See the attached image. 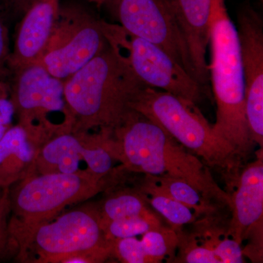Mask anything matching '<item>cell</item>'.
<instances>
[{
    "mask_svg": "<svg viewBox=\"0 0 263 263\" xmlns=\"http://www.w3.org/2000/svg\"><path fill=\"white\" fill-rule=\"evenodd\" d=\"M73 132L114 131L136 110L133 105L145 85L114 44L64 81Z\"/></svg>",
    "mask_w": 263,
    "mask_h": 263,
    "instance_id": "obj_1",
    "label": "cell"
},
{
    "mask_svg": "<svg viewBox=\"0 0 263 263\" xmlns=\"http://www.w3.org/2000/svg\"><path fill=\"white\" fill-rule=\"evenodd\" d=\"M113 137L116 159L128 172L179 178L209 200L230 206V195L218 186L206 164L141 114L135 111Z\"/></svg>",
    "mask_w": 263,
    "mask_h": 263,
    "instance_id": "obj_2",
    "label": "cell"
},
{
    "mask_svg": "<svg viewBox=\"0 0 263 263\" xmlns=\"http://www.w3.org/2000/svg\"><path fill=\"white\" fill-rule=\"evenodd\" d=\"M209 81L216 105V135L242 160L253 149L246 117L245 78L238 31L230 19L226 0H215L210 18Z\"/></svg>",
    "mask_w": 263,
    "mask_h": 263,
    "instance_id": "obj_3",
    "label": "cell"
},
{
    "mask_svg": "<svg viewBox=\"0 0 263 263\" xmlns=\"http://www.w3.org/2000/svg\"><path fill=\"white\" fill-rule=\"evenodd\" d=\"M10 251L21 262L99 263L113 255V242L89 203L29 228L10 241Z\"/></svg>",
    "mask_w": 263,
    "mask_h": 263,
    "instance_id": "obj_4",
    "label": "cell"
},
{
    "mask_svg": "<svg viewBox=\"0 0 263 263\" xmlns=\"http://www.w3.org/2000/svg\"><path fill=\"white\" fill-rule=\"evenodd\" d=\"M133 110L162 127L175 141L234 183L243 161L216 134L196 104L167 91L145 86Z\"/></svg>",
    "mask_w": 263,
    "mask_h": 263,
    "instance_id": "obj_5",
    "label": "cell"
},
{
    "mask_svg": "<svg viewBox=\"0 0 263 263\" xmlns=\"http://www.w3.org/2000/svg\"><path fill=\"white\" fill-rule=\"evenodd\" d=\"M122 165L111 174H34L9 188L10 243L29 228L53 219L66 208L86 201L120 182Z\"/></svg>",
    "mask_w": 263,
    "mask_h": 263,
    "instance_id": "obj_6",
    "label": "cell"
},
{
    "mask_svg": "<svg viewBox=\"0 0 263 263\" xmlns=\"http://www.w3.org/2000/svg\"><path fill=\"white\" fill-rule=\"evenodd\" d=\"M108 44L104 21L79 5L60 6L51 37L39 63L65 81Z\"/></svg>",
    "mask_w": 263,
    "mask_h": 263,
    "instance_id": "obj_7",
    "label": "cell"
},
{
    "mask_svg": "<svg viewBox=\"0 0 263 263\" xmlns=\"http://www.w3.org/2000/svg\"><path fill=\"white\" fill-rule=\"evenodd\" d=\"M105 35L145 86L167 91L195 104L207 95L201 85L162 48L104 22Z\"/></svg>",
    "mask_w": 263,
    "mask_h": 263,
    "instance_id": "obj_8",
    "label": "cell"
},
{
    "mask_svg": "<svg viewBox=\"0 0 263 263\" xmlns=\"http://www.w3.org/2000/svg\"><path fill=\"white\" fill-rule=\"evenodd\" d=\"M15 74L10 98L18 124L52 136L72 130L74 119L66 101L63 80L38 63Z\"/></svg>",
    "mask_w": 263,
    "mask_h": 263,
    "instance_id": "obj_9",
    "label": "cell"
},
{
    "mask_svg": "<svg viewBox=\"0 0 263 263\" xmlns=\"http://www.w3.org/2000/svg\"><path fill=\"white\" fill-rule=\"evenodd\" d=\"M113 131L66 132L41 148L34 174H75L88 171L105 176L116 169Z\"/></svg>",
    "mask_w": 263,
    "mask_h": 263,
    "instance_id": "obj_10",
    "label": "cell"
},
{
    "mask_svg": "<svg viewBox=\"0 0 263 263\" xmlns=\"http://www.w3.org/2000/svg\"><path fill=\"white\" fill-rule=\"evenodd\" d=\"M106 3L126 32L160 46L196 80L167 0H108Z\"/></svg>",
    "mask_w": 263,
    "mask_h": 263,
    "instance_id": "obj_11",
    "label": "cell"
},
{
    "mask_svg": "<svg viewBox=\"0 0 263 263\" xmlns=\"http://www.w3.org/2000/svg\"><path fill=\"white\" fill-rule=\"evenodd\" d=\"M237 31L245 78L246 117L251 138L263 146V20L250 0L237 10Z\"/></svg>",
    "mask_w": 263,
    "mask_h": 263,
    "instance_id": "obj_12",
    "label": "cell"
},
{
    "mask_svg": "<svg viewBox=\"0 0 263 263\" xmlns=\"http://www.w3.org/2000/svg\"><path fill=\"white\" fill-rule=\"evenodd\" d=\"M256 155L255 161L240 171L235 181L236 189L230 195L233 215L228 235L240 245L249 238L251 243L243 249V255L259 262L262 259V148Z\"/></svg>",
    "mask_w": 263,
    "mask_h": 263,
    "instance_id": "obj_13",
    "label": "cell"
},
{
    "mask_svg": "<svg viewBox=\"0 0 263 263\" xmlns=\"http://www.w3.org/2000/svg\"><path fill=\"white\" fill-rule=\"evenodd\" d=\"M60 1L40 0L22 17L8 61L15 72L41 61L56 23Z\"/></svg>",
    "mask_w": 263,
    "mask_h": 263,
    "instance_id": "obj_14",
    "label": "cell"
},
{
    "mask_svg": "<svg viewBox=\"0 0 263 263\" xmlns=\"http://www.w3.org/2000/svg\"><path fill=\"white\" fill-rule=\"evenodd\" d=\"M53 137L18 123L10 128L0 140V186L10 188L34 174L41 148Z\"/></svg>",
    "mask_w": 263,
    "mask_h": 263,
    "instance_id": "obj_15",
    "label": "cell"
},
{
    "mask_svg": "<svg viewBox=\"0 0 263 263\" xmlns=\"http://www.w3.org/2000/svg\"><path fill=\"white\" fill-rule=\"evenodd\" d=\"M96 205L102 221L155 214L139 190L112 192Z\"/></svg>",
    "mask_w": 263,
    "mask_h": 263,
    "instance_id": "obj_16",
    "label": "cell"
},
{
    "mask_svg": "<svg viewBox=\"0 0 263 263\" xmlns=\"http://www.w3.org/2000/svg\"><path fill=\"white\" fill-rule=\"evenodd\" d=\"M138 190L148 205L164 217L173 229H179L196 219L197 215L193 209L161 191L146 176Z\"/></svg>",
    "mask_w": 263,
    "mask_h": 263,
    "instance_id": "obj_17",
    "label": "cell"
},
{
    "mask_svg": "<svg viewBox=\"0 0 263 263\" xmlns=\"http://www.w3.org/2000/svg\"><path fill=\"white\" fill-rule=\"evenodd\" d=\"M145 176L155 183L159 190L176 201L193 209L197 216L202 214L208 215L213 214L215 211V208L212 204V200L206 198L193 185L184 180L167 175L159 176L148 175Z\"/></svg>",
    "mask_w": 263,
    "mask_h": 263,
    "instance_id": "obj_18",
    "label": "cell"
},
{
    "mask_svg": "<svg viewBox=\"0 0 263 263\" xmlns=\"http://www.w3.org/2000/svg\"><path fill=\"white\" fill-rule=\"evenodd\" d=\"M142 247L148 262H160L167 256L172 257L179 247V233L172 228L161 226L142 235Z\"/></svg>",
    "mask_w": 263,
    "mask_h": 263,
    "instance_id": "obj_19",
    "label": "cell"
},
{
    "mask_svg": "<svg viewBox=\"0 0 263 263\" xmlns=\"http://www.w3.org/2000/svg\"><path fill=\"white\" fill-rule=\"evenodd\" d=\"M101 222L105 237L111 242L121 238L137 237L162 226L160 218L155 214Z\"/></svg>",
    "mask_w": 263,
    "mask_h": 263,
    "instance_id": "obj_20",
    "label": "cell"
},
{
    "mask_svg": "<svg viewBox=\"0 0 263 263\" xmlns=\"http://www.w3.org/2000/svg\"><path fill=\"white\" fill-rule=\"evenodd\" d=\"M113 255L124 263L148 262L141 240L136 237L114 240Z\"/></svg>",
    "mask_w": 263,
    "mask_h": 263,
    "instance_id": "obj_21",
    "label": "cell"
},
{
    "mask_svg": "<svg viewBox=\"0 0 263 263\" xmlns=\"http://www.w3.org/2000/svg\"><path fill=\"white\" fill-rule=\"evenodd\" d=\"M9 188L0 186V259L10 251Z\"/></svg>",
    "mask_w": 263,
    "mask_h": 263,
    "instance_id": "obj_22",
    "label": "cell"
},
{
    "mask_svg": "<svg viewBox=\"0 0 263 263\" xmlns=\"http://www.w3.org/2000/svg\"><path fill=\"white\" fill-rule=\"evenodd\" d=\"M211 245L219 263L245 262L243 249L241 245L233 238H227L224 240H216Z\"/></svg>",
    "mask_w": 263,
    "mask_h": 263,
    "instance_id": "obj_23",
    "label": "cell"
},
{
    "mask_svg": "<svg viewBox=\"0 0 263 263\" xmlns=\"http://www.w3.org/2000/svg\"><path fill=\"white\" fill-rule=\"evenodd\" d=\"M183 262L189 263H219L210 245H193L183 252Z\"/></svg>",
    "mask_w": 263,
    "mask_h": 263,
    "instance_id": "obj_24",
    "label": "cell"
},
{
    "mask_svg": "<svg viewBox=\"0 0 263 263\" xmlns=\"http://www.w3.org/2000/svg\"><path fill=\"white\" fill-rule=\"evenodd\" d=\"M15 115V107L11 98H8V95L0 97V140L13 127Z\"/></svg>",
    "mask_w": 263,
    "mask_h": 263,
    "instance_id": "obj_25",
    "label": "cell"
},
{
    "mask_svg": "<svg viewBox=\"0 0 263 263\" xmlns=\"http://www.w3.org/2000/svg\"><path fill=\"white\" fill-rule=\"evenodd\" d=\"M9 37L6 24L2 15L0 14V81L3 74L5 66L8 65L10 51L9 48Z\"/></svg>",
    "mask_w": 263,
    "mask_h": 263,
    "instance_id": "obj_26",
    "label": "cell"
},
{
    "mask_svg": "<svg viewBox=\"0 0 263 263\" xmlns=\"http://www.w3.org/2000/svg\"><path fill=\"white\" fill-rule=\"evenodd\" d=\"M40 0H0L5 11L15 18L22 17L27 10Z\"/></svg>",
    "mask_w": 263,
    "mask_h": 263,
    "instance_id": "obj_27",
    "label": "cell"
},
{
    "mask_svg": "<svg viewBox=\"0 0 263 263\" xmlns=\"http://www.w3.org/2000/svg\"><path fill=\"white\" fill-rule=\"evenodd\" d=\"M8 95V89L3 81H0V97L6 96Z\"/></svg>",
    "mask_w": 263,
    "mask_h": 263,
    "instance_id": "obj_28",
    "label": "cell"
},
{
    "mask_svg": "<svg viewBox=\"0 0 263 263\" xmlns=\"http://www.w3.org/2000/svg\"><path fill=\"white\" fill-rule=\"evenodd\" d=\"M89 1L91 2V3H96V4L101 5L103 4V3H107L108 0H89Z\"/></svg>",
    "mask_w": 263,
    "mask_h": 263,
    "instance_id": "obj_29",
    "label": "cell"
},
{
    "mask_svg": "<svg viewBox=\"0 0 263 263\" xmlns=\"http://www.w3.org/2000/svg\"><path fill=\"white\" fill-rule=\"evenodd\" d=\"M259 1L260 2V3H262L263 0H259Z\"/></svg>",
    "mask_w": 263,
    "mask_h": 263,
    "instance_id": "obj_30",
    "label": "cell"
}]
</instances>
